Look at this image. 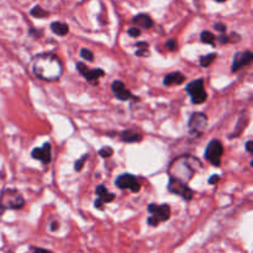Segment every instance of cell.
Returning <instances> with one entry per match:
<instances>
[{"mask_svg": "<svg viewBox=\"0 0 253 253\" xmlns=\"http://www.w3.org/2000/svg\"><path fill=\"white\" fill-rule=\"evenodd\" d=\"M32 72L37 78L43 81H57L62 74V63L54 54H39L34 59Z\"/></svg>", "mask_w": 253, "mask_h": 253, "instance_id": "1", "label": "cell"}, {"mask_svg": "<svg viewBox=\"0 0 253 253\" xmlns=\"http://www.w3.org/2000/svg\"><path fill=\"white\" fill-rule=\"evenodd\" d=\"M190 158L192 157L187 156V157H180L177 158L175 161H173L172 167H170V172H172L173 178L183 180L184 183H187L188 180L192 179V177L195 173V169L190 166Z\"/></svg>", "mask_w": 253, "mask_h": 253, "instance_id": "2", "label": "cell"}, {"mask_svg": "<svg viewBox=\"0 0 253 253\" xmlns=\"http://www.w3.org/2000/svg\"><path fill=\"white\" fill-rule=\"evenodd\" d=\"M25 205V199L16 189H4L0 193V208L4 210H17Z\"/></svg>", "mask_w": 253, "mask_h": 253, "instance_id": "3", "label": "cell"}, {"mask_svg": "<svg viewBox=\"0 0 253 253\" xmlns=\"http://www.w3.org/2000/svg\"><path fill=\"white\" fill-rule=\"evenodd\" d=\"M148 212L151 216L147 219V222L150 226H158L161 222L167 221L170 217V207L168 204H150L147 207Z\"/></svg>", "mask_w": 253, "mask_h": 253, "instance_id": "4", "label": "cell"}, {"mask_svg": "<svg viewBox=\"0 0 253 253\" xmlns=\"http://www.w3.org/2000/svg\"><path fill=\"white\" fill-rule=\"evenodd\" d=\"M185 90L190 95L192 103L195 105H199L207 100V91L204 89V81L203 79H195V81L190 82Z\"/></svg>", "mask_w": 253, "mask_h": 253, "instance_id": "5", "label": "cell"}, {"mask_svg": "<svg viewBox=\"0 0 253 253\" xmlns=\"http://www.w3.org/2000/svg\"><path fill=\"white\" fill-rule=\"evenodd\" d=\"M222 153H224V147H222L221 142L217 140H212L210 141L207 150H205V158L212 166L219 167L220 163H221Z\"/></svg>", "mask_w": 253, "mask_h": 253, "instance_id": "6", "label": "cell"}, {"mask_svg": "<svg viewBox=\"0 0 253 253\" xmlns=\"http://www.w3.org/2000/svg\"><path fill=\"white\" fill-rule=\"evenodd\" d=\"M168 190H169L170 193H173V194H177L179 195V197H182L183 199L187 200V202L192 200L193 195H194V193H193V190L188 187L187 183L173 177H170L169 183H168Z\"/></svg>", "mask_w": 253, "mask_h": 253, "instance_id": "7", "label": "cell"}, {"mask_svg": "<svg viewBox=\"0 0 253 253\" xmlns=\"http://www.w3.org/2000/svg\"><path fill=\"white\" fill-rule=\"evenodd\" d=\"M115 185L120 189H128L132 193L140 192L141 185L140 183L136 180V178L133 177L130 173H125V174H121L116 178Z\"/></svg>", "mask_w": 253, "mask_h": 253, "instance_id": "8", "label": "cell"}, {"mask_svg": "<svg viewBox=\"0 0 253 253\" xmlns=\"http://www.w3.org/2000/svg\"><path fill=\"white\" fill-rule=\"evenodd\" d=\"M208 125V118L203 113H194L189 119V130L193 135L199 136Z\"/></svg>", "mask_w": 253, "mask_h": 253, "instance_id": "9", "label": "cell"}, {"mask_svg": "<svg viewBox=\"0 0 253 253\" xmlns=\"http://www.w3.org/2000/svg\"><path fill=\"white\" fill-rule=\"evenodd\" d=\"M253 59V53L251 51H244V52H237L234 57V61H232V72H237L242 68V67H246L249 64H251Z\"/></svg>", "mask_w": 253, "mask_h": 253, "instance_id": "10", "label": "cell"}, {"mask_svg": "<svg viewBox=\"0 0 253 253\" xmlns=\"http://www.w3.org/2000/svg\"><path fill=\"white\" fill-rule=\"evenodd\" d=\"M31 156L32 158H35V160L41 161L44 166L48 165V163L51 162V145H49L48 142L43 143L42 147L32 150Z\"/></svg>", "mask_w": 253, "mask_h": 253, "instance_id": "11", "label": "cell"}, {"mask_svg": "<svg viewBox=\"0 0 253 253\" xmlns=\"http://www.w3.org/2000/svg\"><path fill=\"white\" fill-rule=\"evenodd\" d=\"M111 89H113L114 94H115V98L119 100H128V99L132 98V94L130 90L125 88V84L121 81H115L111 84Z\"/></svg>", "mask_w": 253, "mask_h": 253, "instance_id": "12", "label": "cell"}, {"mask_svg": "<svg viewBox=\"0 0 253 253\" xmlns=\"http://www.w3.org/2000/svg\"><path fill=\"white\" fill-rule=\"evenodd\" d=\"M185 79V76H183L180 72H173V73H169L167 74V76L165 77V79H163V84H165L166 86H169V85H180V84L184 82Z\"/></svg>", "mask_w": 253, "mask_h": 253, "instance_id": "13", "label": "cell"}, {"mask_svg": "<svg viewBox=\"0 0 253 253\" xmlns=\"http://www.w3.org/2000/svg\"><path fill=\"white\" fill-rule=\"evenodd\" d=\"M132 22L141 29H150L153 26V20L147 14H138L132 19Z\"/></svg>", "mask_w": 253, "mask_h": 253, "instance_id": "14", "label": "cell"}, {"mask_svg": "<svg viewBox=\"0 0 253 253\" xmlns=\"http://www.w3.org/2000/svg\"><path fill=\"white\" fill-rule=\"evenodd\" d=\"M121 140L125 141L127 143H133V142H140L142 140V136L140 133L135 132V131L126 130L121 132Z\"/></svg>", "mask_w": 253, "mask_h": 253, "instance_id": "15", "label": "cell"}, {"mask_svg": "<svg viewBox=\"0 0 253 253\" xmlns=\"http://www.w3.org/2000/svg\"><path fill=\"white\" fill-rule=\"evenodd\" d=\"M51 30L53 34L58 35V36H66L68 34L69 29L68 25L64 24V22H59V21H54L51 24Z\"/></svg>", "mask_w": 253, "mask_h": 253, "instance_id": "16", "label": "cell"}, {"mask_svg": "<svg viewBox=\"0 0 253 253\" xmlns=\"http://www.w3.org/2000/svg\"><path fill=\"white\" fill-rule=\"evenodd\" d=\"M104 76V71L103 69H100V68H95V69H86L85 72H84V74H83V77L84 78L86 79V81H89V82H95V81H98L99 78H100V77H103Z\"/></svg>", "mask_w": 253, "mask_h": 253, "instance_id": "17", "label": "cell"}, {"mask_svg": "<svg viewBox=\"0 0 253 253\" xmlns=\"http://www.w3.org/2000/svg\"><path fill=\"white\" fill-rule=\"evenodd\" d=\"M115 199V194L114 193H106L105 195H103V197H99L98 199L94 202V207L96 208V209H103V205L104 204H108V203H111L113 200Z\"/></svg>", "mask_w": 253, "mask_h": 253, "instance_id": "18", "label": "cell"}, {"mask_svg": "<svg viewBox=\"0 0 253 253\" xmlns=\"http://www.w3.org/2000/svg\"><path fill=\"white\" fill-rule=\"evenodd\" d=\"M200 40L202 42L208 44H215V41H216V36H214V34H211L210 31H203L200 34Z\"/></svg>", "mask_w": 253, "mask_h": 253, "instance_id": "19", "label": "cell"}, {"mask_svg": "<svg viewBox=\"0 0 253 253\" xmlns=\"http://www.w3.org/2000/svg\"><path fill=\"white\" fill-rule=\"evenodd\" d=\"M217 54L216 53H210V54H207V56H203L200 57V66L204 67V68H207V67H209L210 64L212 63V62L215 61V58H216Z\"/></svg>", "mask_w": 253, "mask_h": 253, "instance_id": "20", "label": "cell"}, {"mask_svg": "<svg viewBox=\"0 0 253 253\" xmlns=\"http://www.w3.org/2000/svg\"><path fill=\"white\" fill-rule=\"evenodd\" d=\"M30 14H31L34 17H37V19H42V17H46L49 15L48 12H47L46 10L42 9L40 5H36V6L32 7L31 11H30Z\"/></svg>", "mask_w": 253, "mask_h": 253, "instance_id": "21", "label": "cell"}, {"mask_svg": "<svg viewBox=\"0 0 253 253\" xmlns=\"http://www.w3.org/2000/svg\"><path fill=\"white\" fill-rule=\"evenodd\" d=\"M86 160H88V155L85 153V155L82 156L78 161H76V163H74V169H76L77 172L82 170V168H83V166H84V162H85Z\"/></svg>", "mask_w": 253, "mask_h": 253, "instance_id": "22", "label": "cell"}, {"mask_svg": "<svg viewBox=\"0 0 253 253\" xmlns=\"http://www.w3.org/2000/svg\"><path fill=\"white\" fill-rule=\"evenodd\" d=\"M113 153H114V150L111 147H109V146H105V147H103L100 151H99V155H100L103 158L111 157Z\"/></svg>", "mask_w": 253, "mask_h": 253, "instance_id": "23", "label": "cell"}, {"mask_svg": "<svg viewBox=\"0 0 253 253\" xmlns=\"http://www.w3.org/2000/svg\"><path fill=\"white\" fill-rule=\"evenodd\" d=\"M81 57H82V58L85 59V61H89V62H91L94 59L93 52H91L90 49H86V48L82 49V51H81Z\"/></svg>", "mask_w": 253, "mask_h": 253, "instance_id": "24", "label": "cell"}, {"mask_svg": "<svg viewBox=\"0 0 253 253\" xmlns=\"http://www.w3.org/2000/svg\"><path fill=\"white\" fill-rule=\"evenodd\" d=\"M166 46H167V48L169 49V51H175V49L178 48V43L175 40H168V41L166 42Z\"/></svg>", "mask_w": 253, "mask_h": 253, "instance_id": "25", "label": "cell"}, {"mask_svg": "<svg viewBox=\"0 0 253 253\" xmlns=\"http://www.w3.org/2000/svg\"><path fill=\"white\" fill-rule=\"evenodd\" d=\"M95 193H96V195H98V197H103V195H105L106 193H108V189L105 188V185L100 184V185H98V187H96Z\"/></svg>", "mask_w": 253, "mask_h": 253, "instance_id": "26", "label": "cell"}, {"mask_svg": "<svg viewBox=\"0 0 253 253\" xmlns=\"http://www.w3.org/2000/svg\"><path fill=\"white\" fill-rule=\"evenodd\" d=\"M127 34L130 35L131 37H138L141 35V30L138 27H130L127 31Z\"/></svg>", "mask_w": 253, "mask_h": 253, "instance_id": "27", "label": "cell"}, {"mask_svg": "<svg viewBox=\"0 0 253 253\" xmlns=\"http://www.w3.org/2000/svg\"><path fill=\"white\" fill-rule=\"evenodd\" d=\"M216 40H217V42H219V43H221V44H226V43H229L230 41H231L230 36H226V35H221V36L216 37Z\"/></svg>", "mask_w": 253, "mask_h": 253, "instance_id": "28", "label": "cell"}, {"mask_svg": "<svg viewBox=\"0 0 253 253\" xmlns=\"http://www.w3.org/2000/svg\"><path fill=\"white\" fill-rule=\"evenodd\" d=\"M214 29L220 32H225V30H226V25L222 24V22H217V24L214 25Z\"/></svg>", "mask_w": 253, "mask_h": 253, "instance_id": "29", "label": "cell"}, {"mask_svg": "<svg viewBox=\"0 0 253 253\" xmlns=\"http://www.w3.org/2000/svg\"><path fill=\"white\" fill-rule=\"evenodd\" d=\"M219 180H220L219 175L214 174L209 178V184H217V183H219Z\"/></svg>", "mask_w": 253, "mask_h": 253, "instance_id": "30", "label": "cell"}, {"mask_svg": "<svg viewBox=\"0 0 253 253\" xmlns=\"http://www.w3.org/2000/svg\"><path fill=\"white\" fill-rule=\"evenodd\" d=\"M136 47H138V48L141 49H147L148 43L147 42H137V43H136Z\"/></svg>", "mask_w": 253, "mask_h": 253, "instance_id": "31", "label": "cell"}, {"mask_svg": "<svg viewBox=\"0 0 253 253\" xmlns=\"http://www.w3.org/2000/svg\"><path fill=\"white\" fill-rule=\"evenodd\" d=\"M136 54H137V56H148V51L147 49H138V51H136Z\"/></svg>", "mask_w": 253, "mask_h": 253, "instance_id": "32", "label": "cell"}, {"mask_svg": "<svg viewBox=\"0 0 253 253\" xmlns=\"http://www.w3.org/2000/svg\"><path fill=\"white\" fill-rule=\"evenodd\" d=\"M32 252L34 253H53L48 250H44V249H32Z\"/></svg>", "mask_w": 253, "mask_h": 253, "instance_id": "33", "label": "cell"}, {"mask_svg": "<svg viewBox=\"0 0 253 253\" xmlns=\"http://www.w3.org/2000/svg\"><path fill=\"white\" fill-rule=\"evenodd\" d=\"M246 151L249 153H253V150H252V141H247L246 143Z\"/></svg>", "mask_w": 253, "mask_h": 253, "instance_id": "34", "label": "cell"}, {"mask_svg": "<svg viewBox=\"0 0 253 253\" xmlns=\"http://www.w3.org/2000/svg\"><path fill=\"white\" fill-rule=\"evenodd\" d=\"M57 227H58V224H57V222H53V224H52V226H51V230H52V231H54Z\"/></svg>", "mask_w": 253, "mask_h": 253, "instance_id": "35", "label": "cell"}, {"mask_svg": "<svg viewBox=\"0 0 253 253\" xmlns=\"http://www.w3.org/2000/svg\"><path fill=\"white\" fill-rule=\"evenodd\" d=\"M4 211H5V210L0 208V220H1V216H2V214H4Z\"/></svg>", "mask_w": 253, "mask_h": 253, "instance_id": "36", "label": "cell"}, {"mask_svg": "<svg viewBox=\"0 0 253 253\" xmlns=\"http://www.w3.org/2000/svg\"><path fill=\"white\" fill-rule=\"evenodd\" d=\"M217 2H224V1H226V0H216Z\"/></svg>", "mask_w": 253, "mask_h": 253, "instance_id": "37", "label": "cell"}]
</instances>
